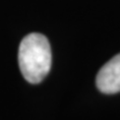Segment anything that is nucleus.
<instances>
[{
    "instance_id": "obj_2",
    "label": "nucleus",
    "mask_w": 120,
    "mask_h": 120,
    "mask_svg": "<svg viewBox=\"0 0 120 120\" xmlns=\"http://www.w3.org/2000/svg\"><path fill=\"white\" fill-rule=\"evenodd\" d=\"M96 85L103 94L120 92V53L111 58L99 70Z\"/></svg>"
},
{
    "instance_id": "obj_1",
    "label": "nucleus",
    "mask_w": 120,
    "mask_h": 120,
    "mask_svg": "<svg viewBox=\"0 0 120 120\" xmlns=\"http://www.w3.org/2000/svg\"><path fill=\"white\" fill-rule=\"evenodd\" d=\"M51 58V48L43 34L32 32L21 40L18 61L22 76L28 82L42 81L50 71Z\"/></svg>"
}]
</instances>
